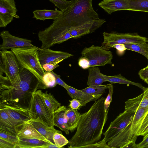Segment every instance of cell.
I'll use <instances>...</instances> for the list:
<instances>
[{"instance_id": "8fae6325", "label": "cell", "mask_w": 148, "mask_h": 148, "mask_svg": "<svg viewBox=\"0 0 148 148\" xmlns=\"http://www.w3.org/2000/svg\"><path fill=\"white\" fill-rule=\"evenodd\" d=\"M38 58L42 66L47 63L58 64L73 55L68 52L55 51L49 48H39Z\"/></svg>"}, {"instance_id": "bcb514c9", "label": "cell", "mask_w": 148, "mask_h": 148, "mask_svg": "<svg viewBox=\"0 0 148 148\" xmlns=\"http://www.w3.org/2000/svg\"><path fill=\"white\" fill-rule=\"evenodd\" d=\"M144 136L142 141L136 144V148H147L148 146V133Z\"/></svg>"}, {"instance_id": "ffe728a7", "label": "cell", "mask_w": 148, "mask_h": 148, "mask_svg": "<svg viewBox=\"0 0 148 148\" xmlns=\"http://www.w3.org/2000/svg\"><path fill=\"white\" fill-rule=\"evenodd\" d=\"M98 5L109 14L117 11L128 10L127 0H103Z\"/></svg>"}, {"instance_id": "f6af8a7d", "label": "cell", "mask_w": 148, "mask_h": 148, "mask_svg": "<svg viewBox=\"0 0 148 148\" xmlns=\"http://www.w3.org/2000/svg\"><path fill=\"white\" fill-rule=\"evenodd\" d=\"M138 75L143 80L148 79V67H146L140 70Z\"/></svg>"}, {"instance_id": "603a6c76", "label": "cell", "mask_w": 148, "mask_h": 148, "mask_svg": "<svg viewBox=\"0 0 148 148\" xmlns=\"http://www.w3.org/2000/svg\"><path fill=\"white\" fill-rule=\"evenodd\" d=\"M148 112V108H139L135 111L131 123V129L133 134L138 136L142 123Z\"/></svg>"}, {"instance_id": "60d3db41", "label": "cell", "mask_w": 148, "mask_h": 148, "mask_svg": "<svg viewBox=\"0 0 148 148\" xmlns=\"http://www.w3.org/2000/svg\"><path fill=\"white\" fill-rule=\"evenodd\" d=\"M16 145L0 138V148H15Z\"/></svg>"}, {"instance_id": "4316f807", "label": "cell", "mask_w": 148, "mask_h": 148, "mask_svg": "<svg viewBox=\"0 0 148 148\" xmlns=\"http://www.w3.org/2000/svg\"><path fill=\"white\" fill-rule=\"evenodd\" d=\"M77 110L67 108L65 113L68 126L69 131L71 132L77 128L81 116V114Z\"/></svg>"}, {"instance_id": "ac0fdd59", "label": "cell", "mask_w": 148, "mask_h": 148, "mask_svg": "<svg viewBox=\"0 0 148 148\" xmlns=\"http://www.w3.org/2000/svg\"><path fill=\"white\" fill-rule=\"evenodd\" d=\"M68 93L72 99L79 100L82 107L85 106L87 103L95 101L100 98L101 95H93L85 93L81 90L77 89L68 85L65 88Z\"/></svg>"}, {"instance_id": "9a60e30c", "label": "cell", "mask_w": 148, "mask_h": 148, "mask_svg": "<svg viewBox=\"0 0 148 148\" xmlns=\"http://www.w3.org/2000/svg\"><path fill=\"white\" fill-rule=\"evenodd\" d=\"M19 125L32 119L29 110L7 105L0 106Z\"/></svg>"}, {"instance_id": "4fadbf2b", "label": "cell", "mask_w": 148, "mask_h": 148, "mask_svg": "<svg viewBox=\"0 0 148 148\" xmlns=\"http://www.w3.org/2000/svg\"><path fill=\"white\" fill-rule=\"evenodd\" d=\"M131 126V123L108 142V145L111 148H123L130 142L136 141L138 136L132 133Z\"/></svg>"}, {"instance_id": "1f68e13d", "label": "cell", "mask_w": 148, "mask_h": 148, "mask_svg": "<svg viewBox=\"0 0 148 148\" xmlns=\"http://www.w3.org/2000/svg\"><path fill=\"white\" fill-rule=\"evenodd\" d=\"M43 95L46 104L53 114L60 106L61 104L56 99L50 92L48 93L46 91L43 93Z\"/></svg>"}, {"instance_id": "ee69618b", "label": "cell", "mask_w": 148, "mask_h": 148, "mask_svg": "<svg viewBox=\"0 0 148 148\" xmlns=\"http://www.w3.org/2000/svg\"><path fill=\"white\" fill-rule=\"evenodd\" d=\"M70 103L69 105L70 108L73 109H79L81 106V103L79 101L75 99H73L69 101Z\"/></svg>"}, {"instance_id": "44dd1931", "label": "cell", "mask_w": 148, "mask_h": 148, "mask_svg": "<svg viewBox=\"0 0 148 148\" xmlns=\"http://www.w3.org/2000/svg\"><path fill=\"white\" fill-rule=\"evenodd\" d=\"M17 136L19 138L38 139L49 143L31 124L27 122L18 127Z\"/></svg>"}, {"instance_id": "7c38bea8", "label": "cell", "mask_w": 148, "mask_h": 148, "mask_svg": "<svg viewBox=\"0 0 148 148\" xmlns=\"http://www.w3.org/2000/svg\"><path fill=\"white\" fill-rule=\"evenodd\" d=\"M0 36L3 40L2 43L0 45V50L34 46L32 43L31 40L13 36L8 30L1 32Z\"/></svg>"}, {"instance_id": "9c48e42d", "label": "cell", "mask_w": 148, "mask_h": 148, "mask_svg": "<svg viewBox=\"0 0 148 148\" xmlns=\"http://www.w3.org/2000/svg\"><path fill=\"white\" fill-rule=\"evenodd\" d=\"M135 112L125 110L111 122L108 129L103 133L104 139L107 143L130 124Z\"/></svg>"}, {"instance_id": "74e56055", "label": "cell", "mask_w": 148, "mask_h": 148, "mask_svg": "<svg viewBox=\"0 0 148 148\" xmlns=\"http://www.w3.org/2000/svg\"><path fill=\"white\" fill-rule=\"evenodd\" d=\"M109 90L108 94L105 100L104 106L106 112L109 110V107L112 101V96L113 92V85L110 87Z\"/></svg>"}, {"instance_id": "b9f144b4", "label": "cell", "mask_w": 148, "mask_h": 148, "mask_svg": "<svg viewBox=\"0 0 148 148\" xmlns=\"http://www.w3.org/2000/svg\"><path fill=\"white\" fill-rule=\"evenodd\" d=\"M51 73L54 76L56 83V84L60 85L65 88L68 85L65 83L60 78V76L54 73L53 71H52Z\"/></svg>"}, {"instance_id": "484cf974", "label": "cell", "mask_w": 148, "mask_h": 148, "mask_svg": "<svg viewBox=\"0 0 148 148\" xmlns=\"http://www.w3.org/2000/svg\"><path fill=\"white\" fill-rule=\"evenodd\" d=\"M62 12L58 10H37L33 11V18L43 21L47 19L54 20L60 16Z\"/></svg>"}, {"instance_id": "836d02e7", "label": "cell", "mask_w": 148, "mask_h": 148, "mask_svg": "<svg viewBox=\"0 0 148 148\" xmlns=\"http://www.w3.org/2000/svg\"><path fill=\"white\" fill-rule=\"evenodd\" d=\"M45 73L43 78V81L46 89L56 86V84L54 76L51 72H46Z\"/></svg>"}, {"instance_id": "7bdbcfd3", "label": "cell", "mask_w": 148, "mask_h": 148, "mask_svg": "<svg viewBox=\"0 0 148 148\" xmlns=\"http://www.w3.org/2000/svg\"><path fill=\"white\" fill-rule=\"evenodd\" d=\"M59 65L58 64H43L42 67L45 71L46 72H50L58 67Z\"/></svg>"}, {"instance_id": "7402d4cb", "label": "cell", "mask_w": 148, "mask_h": 148, "mask_svg": "<svg viewBox=\"0 0 148 148\" xmlns=\"http://www.w3.org/2000/svg\"><path fill=\"white\" fill-rule=\"evenodd\" d=\"M67 109L66 106H60L53 113V116L54 126L58 127L68 135L69 130L65 115Z\"/></svg>"}, {"instance_id": "d6986e66", "label": "cell", "mask_w": 148, "mask_h": 148, "mask_svg": "<svg viewBox=\"0 0 148 148\" xmlns=\"http://www.w3.org/2000/svg\"><path fill=\"white\" fill-rule=\"evenodd\" d=\"M27 122L31 124L50 143L54 144L53 136L55 133L62 134L61 131L56 130L54 127L45 125L38 119H31Z\"/></svg>"}, {"instance_id": "5bb4252c", "label": "cell", "mask_w": 148, "mask_h": 148, "mask_svg": "<svg viewBox=\"0 0 148 148\" xmlns=\"http://www.w3.org/2000/svg\"><path fill=\"white\" fill-rule=\"evenodd\" d=\"M106 22L103 19H99L71 29L69 32L74 39L78 38L94 32Z\"/></svg>"}, {"instance_id": "7a4b0ae2", "label": "cell", "mask_w": 148, "mask_h": 148, "mask_svg": "<svg viewBox=\"0 0 148 148\" xmlns=\"http://www.w3.org/2000/svg\"><path fill=\"white\" fill-rule=\"evenodd\" d=\"M106 98L95 100L89 109L82 114L76 132L69 140L68 147L79 148L100 140L108 119L104 103Z\"/></svg>"}, {"instance_id": "cb8c5ba5", "label": "cell", "mask_w": 148, "mask_h": 148, "mask_svg": "<svg viewBox=\"0 0 148 148\" xmlns=\"http://www.w3.org/2000/svg\"><path fill=\"white\" fill-rule=\"evenodd\" d=\"M88 69V75L87 84L88 86L101 85L103 83L106 82L99 67L91 66Z\"/></svg>"}, {"instance_id": "d6a6232c", "label": "cell", "mask_w": 148, "mask_h": 148, "mask_svg": "<svg viewBox=\"0 0 148 148\" xmlns=\"http://www.w3.org/2000/svg\"><path fill=\"white\" fill-rule=\"evenodd\" d=\"M53 139L55 144L59 148H63L69 143V141L62 134L57 132L54 134Z\"/></svg>"}, {"instance_id": "f546056e", "label": "cell", "mask_w": 148, "mask_h": 148, "mask_svg": "<svg viewBox=\"0 0 148 148\" xmlns=\"http://www.w3.org/2000/svg\"><path fill=\"white\" fill-rule=\"evenodd\" d=\"M146 42L125 44L127 50L133 51L144 56L147 58L148 56V44Z\"/></svg>"}, {"instance_id": "e0dca14e", "label": "cell", "mask_w": 148, "mask_h": 148, "mask_svg": "<svg viewBox=\"0 0 148 148\" xmlns=\"http://www.w3.org/2000/svg\"><path fill=\"white\" fill-rule=\"evenodd\" d=\"M143 93L125 102V110L134 112L139 108H148V87H143Z\"/></svg>"}, {"instance_id": "e575fe53", "label": "cell", "mask_w": 148, "mask_h": 148, "mask_svg": "<svg viewBox=\"0 0 148 148\" xmlns=\"http://www.w3.org/2000/svg\"><path fill=\"white\" fill-rule=\"evenodd\" d=\"M0 138L15 145L16 146L18 143L19 140V138L17 136L11 134L1 131H0Z\"/></svg>"}, {"instance_id": "5b68a950", "label": "cell", "mask_w": 148, "mask_h": 148, "mask_svg": "<svg viewBox=\"0 0 148 148\" xmlns=\"http://www.w3.org/2000/svg\"><path fill=\"white\" fill-rule=\"evenodd\" d=\"M0 80L13 82L20 77L21 66L11 50H0Z\"/></svg>"}, {"instance_id": "f1b7e54d", "label": "cell", "mask_w": 148, "mask_h": 148, "mask_svg": "<svg viewBox=\"0 0 148 148\" xmlns=\"http://www.w3.org/2000/svg\"><path fill=\"white\" fill-rule=\"evenodd\" d=\"M128 10L148 12V0H127Z\"/></svg>"}, {"instance_id": "277c9868", "label": "cell", "mask_w": 148, "mask_h": 148, "mask_svg": "<svg viewBox=\"0 0 148 148\" xmlns=\"http://www.w3.org/2000/svg\"><path fill=\"white\" fill-rule=\"evenodd\" d=\"M39 48L35 46L11 49L20 65L33 73L40 83V89H46L43 81L46 73L38 58Z\"/></svg>"}, {"instance_id": "816d5d0a", "label": "cell", "mask_w": 148, "mask_h": 148, "mask_svg": "<svg viewBox=\"0 0 148 148\" xmlns=\"http://www.w3.org/2000/svg\"><path fill=\"white\" fill-rule=\"evenodd\" d=\"M147 59L148 61V57H147ZM146 67H148V64H147V66Z\"/></svg>"}, {"instance_id": "db71d44e", "label": "cell", "mask_w": 148, "mask_h": 148, "mask_svg": "<svg viewBox=\"0 0 148 148\" xmlns=\"http://www.w3.org/2000/svg\"><path fill=\"white\" fill-rule=\"evenodd\" d=\"M147 42H148V41H147Z\"/></svg>"}, {"instance_id": "681fc988", "label": "cell", "mask_w": 148, "mask_h": 148, "mask_svg": "<svg viewBox=\"0 0 148 148\" xmlns=\"http://www.w3.org/2000/svg\"><path fill=\"white\" fill-rule=\"evenodd\" d=\"M59 148V147L57 146L54 144H52L49 143L46 146L45 148Z\"/></svg>"}, {"instance_id": "4dcf8cb0", "label": "cell", "mask_w": 148, "mask_h": 148, "mask_svg": "<svg viewBox=\"0 0 148 148\" xmlns=\"http://www.w3.org/2000/svg\"><path fill=\"white\" fill-rule=\"evenodd\" d=\"M112 85V84L101 85L98 86H88L81 90L86 94L93 95H102L106 92V90Z\"/></svg>"}, {"instance_id": "d590c367", "label": "cell", "mask_w": 148, "mask_h": 148, "mask_svg": "<svg viewBox=\"0 0 148 148\" xmlns=\"http://www.w3.org/2000/svg\"><path fill=\"white\" fill-rule=\"evenodd\" d=\"M54 5L62 11L66 10L70 4L71 0H49Z\"/></svg>"}, {"instance_id": "7dc6e473", "label": "cell", "mask_w": 148, "mask_h": 148, "mask_svg": "<svg viewBox=\"0 0 148 148\" xmlns=\"http://www.w3.org/2000/svg\"><path fill=\"white\" fill-rule=\"evenodd\" d=\"M116 48L119 54H122L127 50L125 45L123 44H117L114 45L112 46V48Z\"/></svg>"}, {"instance_id": "f5cc1de1", "label": "cell", "mask_w": 148, "mask_h": 148, "mask_svg": "<svg viewBox=\"0 0 148 148\" xmlns=\"http://www.w3.org/2000/svg\"><path fill=\"white\" fill-rule=\"evenodd\" d=\"M147 148H148V147H147Z\"/></svg>"}, {"instance_id": "f907efd6", "label": "cell", "mask_w": 148, "mask_h": 148, "mask_svg": "<svg viewBox=\"0 0 148 148\" xmlns=\"http://www.w3.org/2000/svg\"><path fill=\"white\" fill-rule=\"evenodd\" d=\"M144 81L148 84V79H145L144 80Z\"/></svg>"}, {"instance_id": "f35d334b", "label": "cell", "mask_w": 148, "mask_h": 148, "mask_svg": "<svg viewBox=\"0 0 148 148\" xmlns=\"http://www.w3.org/2000/svg\"><path fill=\"white\" fill-rule=\"evenodd\" d=\"M81 148H110V147L107 144L103 138L101 140L95 143L86 145L82 147Z\"/></svg>"}, {"instance_id": "ba28073f", "label": "cell", "mask_w": 148, "mask_h": 148, "mask_svg": "<svg viewBox=\"0 0 148 148\" xmlns=\"http://www.w3.org/2000/svg\"><path fill=\"white\" fill-rule=\"evenodd\" d=\"M81 54L82 56L88 60L90 67L104 66L112 64V52L101 46L93 45L88 47H86L82 51Z\"/></svg>"}, {"instance_id": "3957f363", "label": "cell", "mask_w": 148, "mask_h": 148, "mask_svg": "<svg viewBox=\"0 0 148 148\" xmlns=\"http://www.w3.org/2000/svg\"><path fill=\"white\" fill-rule=\"evenodd\" d=\"M40 89V82L28 70L21 66L20 76L13 82L0 80V106L29 110L34 92Z\"/></svg>"}, {"instance_id": "c3c4849f", "label": "cell", "mask_w": 148, "mask_h": 148, "mask_svg": "<svg viewBox=\"0 0 148 148\" xmlns=\"http://www.w3.org/2000/svg\"><path fill=\"white\" fill-rule=\"evenodd\" d=\"M136 141H132L130 142L125 145L123 148H136V144L135 143Z\"/></svg>"}, {"instance_id": "83f0119b", "label": "cell", "mask_w": 148, "mask_h": 148, "mask_svg": "<svg viewBox=\"0 0 148 148\" xmlns=\"http://www.w3.org/2000/svg\"><path fill=\"white\" fill-rule=\"evenodd\" d=\"M102 75L106 82H109L112 84L118 83L133 85L139 87L142 89L144 87L140 84L134 82L126 79L122 76L121 74L113 76H110L102 73Z\"/></svg>"}, {"instance_id": "8d00e7d4", "label": "cell", "mask_w": 148, "mask_h": 148, "mask_svg": "<svg viewBox=\"0 0 148 148\" xmlns=\"http://www.w3.org/2000/svg\"><path fill=\"white\" fill-rule=\"evenodd\" d=\"M148 133V112L142 123L138 134V136L141 135L144 136Z\"/></svg>"}, {"instance_id": "52a82bcc", "label": "cell", "mask_w": 148, "mask_h": 148, "mask_svg": "<svg viewBox=\"0 0 148 148\" xmlns=\"http://www.w3.org/2000/svg\"><path fill=\"white\" fill-rule=\"evenodd\" d=\"M103 41L101 47L109 50L112 46L117 44H125L130 43L147 42L148 39L141 36L136 33H119L116 32L103 33Z\"/></svg>"}, {"instance_id": "d4e9b609", "label": "cell", "mask_w": 148, "mask_h": 148, "mask_svg": "<svg viewBox=\"0 0 148 148\" xmlns=\"http://www.w3.org/2000/svg\"><path fill=\"white\" fill-rule=\"evenodd\" d=\"M49 143L40 139L19 138L15 148H45Z\"/></svg>"}, {"instance_id": "ab89813d", "label": "cell", "mask_w": 148, "mask_h": 148, "mask_svg": "<svg viewBox=\"0 0 148 148\" xmlns=\"http://www.w3.org/2000/svg\"><path fill=\"white\" fill-rule=\"evenodd\" d=\"M78 64L79 66L83 69H87L90 67L88 60L84 56H82L79 59Z\"/></svg>"}, {"instance_id": "2e32d148", "label": "cell", "mask_w": 148, "mask_h": 148, "mask_svg": "<svg viewBox=\"0 0 148 148\" xmlns=\"http://www.w3.org/2000/svg\"><path fill=\"white\" fill-rule=\"evenodd\" d=\"M19 126L2 107H0V131L17 136Z\"/></svg>"}, {"instance_id": "6da1fadb", "label": "cell", "mask_w": 148, "mask_h": 148, "mask_svg": "<svg viewBox=\"0 0 148 148\" xmlns=\"http://www.w3.org/2000/svg\"><path fill=\"white\" fill-rule=\"evenodd\" d=\"M92 0H71V3L60 16L38 36L44 47L49 48L71 38L69 30L72 28L99 19L94 10Z\"/></svg>"}, {"instance_id": "30bf717a", "label": "cell", "mask_w": 148, "mask_h": 148, "mask_svg": "<svg viewBox=\"0 0 148 148\" xmlns=\"http://www.w3.org/2000/svg\"><path fill=\"white\" fill-rule=\"evenodd\" d=\"M14 0H0V27H5L14 20L19 18Z\"/></svg>"}, {"instance_id": "8992f818", "label": "cell", "mask_w": 148, "mask_h": 148, "mask_svg": "<svg viewBox=\"0 0 148 148\" xmlns=\"http://www.w3.org/2000/svg\"><path fill=\"white\" fill-rule=\"evenodd\" d=\"M43 94L41 90L33 94L29 109L32 119H38L46 125L54 127L53 114L45 103Z\"/></svg>"}]
</instances>
